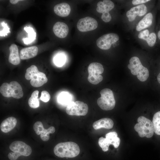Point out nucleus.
<instances>
[{
    "instance_id": "obj_1",
    "label": "nucleus",
    "mask_w": 160,
    "mask_h": 160,
    "mask_svg": "<svg viewBox=\"0 0 160 160\" xmlns=\"http://www.w3.org/2000/svg\"><path fill=\"white\" fill-rule=\"evenodd\" d=\"M80 152L79 147L76 143L73 142L59 143L54 148V154L60 158L75 157Z\"/></svg>"
},
{
    "instance_id": "obj_2",
    "label": "nucleus",
    "mask_w": 160,
    "mask_h": 160,
    "mask_svg": "<svg viewBox=\"0 0 160 160\" xmlns=\"http://www.w3.org/2000/svg\"><path fill=\"white\" fill-rule=\"evenodd\" d=\"M25 78L27 80H31V85L34 87H41L48 81L45 74L39 71L37 67L34 65L27 69Z\"/></svg>"
},
{
    "instance_id": "obj_3",
    "label": "nucleus",
    "mask_w": 160,
    "mask_h": 160,
    "mask_svg": "<svg viewBox=\"0 0 160 160\" xmlns=\"http://www.w3.org/2000/svg\"><path fill=\"white\" fill-rule=\"evenodd\" d=\"M127 67L131 73L137 75V79L141 81H146L149 76V72L146 68L143 66L139 59L136 56L132 57Z\"/></svg>"
},
{
    "instance_id": "obj_4",
    "label": "nucleus",
    "mask_w": 160,
    "mask_h": 160,
    "mask_svg": "<svg viewBox=\"0 0 160 160\" xmlns=\"http://www.w3.org/2000/svg\"><path fill=\"white\" fill-rule=\"evenodd\" d=\"M9 147L13 152L8 154V157L10 160H16L21 156H29L32 152L30 146L22 141H14L10 144Z\"/></svg>"
},
{
    "instance_id": "obj_5",
    "label": "nucleus",
    "mask_w": 160,
    "mask_h": 160,
    "mask_svg": "<svg viewBox=\"0 0 160 160\" xmlns=\"http://www.w3.org/2000/svg\"><path fill=\"white\" fill-rule=\"evenodd\" d=\"M0 92L4 97H12L16 99H20L23 95L22 88L20 84L16 81H12L9 84L3 83L0 87Z\"/></svg>"
},
{
    "instance_id": "obj_6",
    "label": "nucleus",
    "mask_w": 160,
    "mask_h": 160,
    "mask_svg": "<svg viewBox=\"0 0 160 160\" xmlns=\"http://www.w3.org/2000/svg\"><path fill=\"white\" fill-rule=\"evenodd\" d=\"M138 123L134 126L135 130L141 137H145L150 138L153 135L154 128L152 122L148 119L140 116L137 119Z\"/></svg>"
},
{
    "instance_id": "obj_7",
    "label": "nucleus",
    "mask_w": 160,
    "mask_h": 160,
    "mask_svg": "<svg viewBox=\"0 0 160 160\" xmlns=\"http://www.w3.org/2000/svg\"><path fill=\"white\" fill-rule=\"evenodd\" d=\"M100 93L101 96L97 101L99 106L105 111L113 109L115 106L116 101L112 91L109 89L105 88L100 91Z\"/></svg>"
},
{
    "instance_id": "obj_8",
    "label": "nucleus",
    "mask_w": 160,
    "mask_h": 160,
    "mask_svg": "<svg viewBox=\"0 0 160 160\" xmlns=\"http://www.w3.org/2000/svg\"><path fill=\"white\" fill-rule=\"evenodd\" d=\"M88 80L90 83L97 84L102 81L103 78L100 74L103 73L104 68L100 63L97 62L91 63L88 67Z\"/></svg>"
},
{
    "instance_id": "obj_9",
    "label": "nucleus",
    "mask_w": 160,
    "mask_h": 160,
    "mask_svg": "<svg viewBox=\"0 0 160 160\" xmlns=\"http://www.w3.org/2000/svg\"><path fill=\"white\" fill-rule=\"evenodd\" d=\"M88 110L87 105L83 102L72 101L67 105L66 112L70 115L84 116L87 114Z\"/></svg>"
},
{
    "instance_id": "obj_10",
    "label": "nucleus",
    "mask_w": 160,
    "mask_h": 160,
    "mask_svg": "<svg viewBox=\"0 0 160 160\" xmlns=\"http://www.w3.org/2000/svg\"><path fill=\"white\" fill-rule=\"evenodd\" d=\"M119 39L117 34L111 33L103 35L96 41L97 46L100 48L107 50L110 48L112 44L118 41Z\"/></svg>"
},
{
    "instance_id": "obj_11",
    "label": "nucleus",
    "mask_w": 160,
    "mask_h": 160,
    "mask_svg": "<svg viewBox=\"0 0 160 160\" xmlns=\"http://www.w3.org/2000/svg\"><path fill=\"white\" fill-rule=\"evenodd\" d=\"M98 23L97 20L89 17L80 19L77 24L78 30L82 32L93 30L96 29Z\"/></svg>"
},
{
    "instance_id": "obj_12",
    "label": "nucleus",
    "mask_w": 160,
    "mask_h": 160,
    "mask_svg": "<svg viewBox=\"0 0 160 160\" xmlns=\"http://www.w3.org/2000/svg\"><path fill=\"white\" fill-rule=\"evenodd\" d=\"M33 128L37 135L40 134V138L44 141H48L49 138V134L53 133L55 131V128L53 126L50 127L47 129H44L42 122L39 121L34 124Z\"/></svg>"
},
{
    "instance_id": "obj_13",
    "label": "nucleus",
    "mask_w": 160,
    "mask_h": 160,
    "mask_svg": "<svg viewBox=\"0 0 160 160\" xmlns=\"http://www.w3.org/2000/svg\"><path fill=\"white\" fill-rule=\"evenodd\" d=\"M147 8L144 4H141L131 8L126 13L128 20L132 22L134 21L137 16H142L147 12Z\"/></svg>"
},
{
    "instance_id": "obj_14",
    "label": "nucleus",
    "mask_w": 160,
    "mask_h": 160,
    "mask_svg": "<svg viewBox=\"0 0 160 160\" xmlns=\"http://www.w3.org/2000/svg\"><path fill=\"white\" fill-rule=\"evenodd\" d=\"M53 31L57 37L63 38L68 34L69 28L65 23L61 22L56 23L53 27Z\"/></svg>"
},
{
    "instance_id": "obj_15",
    "label": "nucleus",
    "mask_w": 160,
    "mask_h": 160,
    "mask_svg": "<svg viewBox=\"0 0 160 160\" xmlns=\"http://www.w3.org/2000/svg\"><path fill=\"white\" fill-rule=\"evenodd\" d=\"M38 48L36 46H31L22 49L20 51V58L27 60L36 56L38 52Z\"/></svg>"
},
{
    "instance_id": "obj_16",
    "label": "nucleus",
    "mask_w": 160,
    "mask_h": 160,
    "mask_svg": "<svg viewBox=\"0 0 160 160\" xmlns=\"http://www.w3.org/2000/svg\"><path fill=\"white\" fill-rule=\"evenodd\" d=\"M71 10L70 5L66 3L57 4L54 7L55 13L57 15L61 17H65L68 15Z\"/></svg>"
},
{
    "instance_id": "obj_17",
    "label": "nucleus",
    "mask_w": 160,
    "mask_h": 160,
    "mask_svg": "<svg viewBox=\"0 0 160 160\" xmlns=\"http://www.w3.org/2000/svg\"><path fill=\"white\" fill-rule=\"evenodd\" d=\"M9 62L14 65H18L20 63V60L17 46L15 44H13L9 47Z\"/></svg>"
},
{
    "instance_id": "obj_18",
    "label": "nucleus",
    "mask_w": 160,
    "mask_h": 160,
    "mask_svg": "<svg viewBox=\"0 0 160 160\" xmlns=\"http://www.w3.org/2000/svg\"><path fill=\"white\" fill-rule=\"evenodd\" d=\"M17 122V119L15 117H8L1 122L0 125L1 130L3 132H8L15 127Z\"/></svg>"
},
{
    "instance_id": "obj_19",
    "label": "nucleus",
    "mask_w": 160,
    "mask_h": 160,
    "mask_svg": "<svg viewBox=\"0 0 160 160\" xmlns=\"http://www.w3.org/2000/svg\"><path fill=\"white\" fill-rule=\"evenodd\" d=\"M97 6V11L99 13L102 14L109 12L114 7L113 3L109 0H104L103 1H100L98 2Z\"/></svg>"
},
{
    "instance_id": "obj_20",
    "label": "nucleus",
    "mask_w": 160,
    "mask_h": 160,
    "mask_svg": "<svg viewBox=\"0 0 160 160\" xmlns=\"http://www.w3.org/2000/svg\"><path fill=\"white\" fill-rule=\"evenodd\" d=\"M114 124L113 120L109 118H104L95 121L92 126L95 129L97 130L101 128L106 129H111Z\"/></svg>"
},
{
    "instance_id": "obj_21",
    "label": "nucleus",
    "mask_w": 160,
    "mask_h": 160,
    "mask_svg": "<svg viewBox=\"0 0 160 160\" xmlns=\"http://www.w3.org/2000/svg\"><path fill=\"white\" fill-rule=\"evenodd\" d=\"M153 16L151 13L147 14L139 22L137 25L136 29L139 31L150 26L152 24Z\"/></svg>"
},
{
    "instance_id": "obj_22",
    "label": "nucleus",
    "mask_w": 160,
    "mask_h": 160,
    "mask_svg": "<svg viewBox=\"0 0 160 160\" xmlns=\"http://www.w3.org/2000/svg\"><path fill=\"white\" fill-rule=\"evenodd\" d=\"M105 137L111 144L113 145L115 148H117L119 146L120 139L117 137V134L116 132H111L107 133Z\"/></svg>"
},
{
    "instance_id": "obj_23",
    "label": "nucleus",
    "mask_w": 160,
    "mask_h": 160,
    "mask_svg": "<svg viewBox=\"0 0 160 160\" xmlns=\"http://www.w3.org/2000/svg\"><path fill=\"white\" fill-rule=\"evenodd\" d=\"M39 92L38 90H35L31 94V97L28 100V104L31 108H36L39 106V100L38 98Z\"/></svg>"
},
{
    "instance_id": "obj_24",
    "label": "nucleus",
    "mask_w": 160,
    "mask_h": 160,
    "mask_svg": "<svg viewBox=\"0 0 160 160\" xmlns=\"http://www.w3.org/2000/svg\"><path fill=\"white\" fill-rule=\"evenodd\" d=\"M58 102L64 105H68L72 101L71 95L67 92H63L59 95L57 98Z\"/></svg>"
},
{
    "instance_id": "obj_25",
    "label": "nucleus",
    "mask_w": 160,
    "mask_h": 160,
    "mask_svg": "<svg viewBox=\"0 0 160 160\" xmlns=\"http://www.w3.org/2000/svg\"><path fill=\"white\" fill-rule=\"evenodd\" d=\"M152 123L154 132L156 134L160 135V111L154 114Z\"/></svg>"
},
{
    "instance_id": "obj_26",
    "label": "nucleus",
    "mask_w": 160,
    "mask_h": 160,
    "mask_svg": "<svg viewBox=\"0 0 160 160\" xmlns=\"http://www.w3.org/2000/svg\"><path fill=\"white\" fill-rule=\"evenodd\" d=\"M65 60V56L62 54H60L57 55L55 57L54 62L57 66L61 67L64 64Z\"/></svg>"
},
{
    "instance_id": "obj_27",
    "label": "nucleus",
    "mask_w": 160,
    "mask_h": 160,
    "mask_svg": "<svg viewBox=\"0 0 160 160\" xmlns=\"http://www.w3.org/2000/svg\"><path fill=\"white\" fill-rule=\"evenodd\" d=\"M98 143L104 152L108 150L109 146L111 145L106 138H103V137H101L99 138Z\"/></svg>"
},
{
    "instance_id": "obj_28",
    "label": "nucleus",
    "mask_w": 160,
    "mask_h": 160,
    "mask_svg": "<svg viewBox=\"0 0 160 160\" xmlns=\"http://www.w3.org/2000/svg\"><path fill=\"white\" fill-rule=\"evenodd\" d=\"M156 36L154 33H152L149 34V35L146 40L148 45L151 47L153 46L156 42Z\"/></svg>"
},
{
    "instance_id": "obj_29",
    "label": "nucleus",
    "mask_w": 160,
    "mask_h": 160,
    "mask_svg": "<svg viewBox=\"0 0 160 160\" xmlns=\"http://www.w3.org/2000/svg\"><path fill=\"white\" fill-rule=\"evenodd\" d=\"M50 98V95L49 92L46 91H42L40 98V100L44 102H48Z\"/></svg>"
},
{
    "instance_id": "obj_30",
    "label": "nucleus",
    "mask_w": 160,
    "mask_h": 160,
    "mask_svg": "<svg viewBox=\"0 0 160 160\" xmlns=\"http://www.w3.org/2000/svg\"><path fill=\"white\" fill-rule=\"evenodd\" d=\"M28 29L26 30H25L28 33V37L29 38L28 39V40H25L24 41V42H25V43L26 42V43H27V41L28 42V43H29V40L30 39V41H33L32 39H33L34 38V32L33 30V29L32 28H27Z\"/></svg>"
},
{
    "instance_id": "obj_31",
    "label": "nucleus",
    "mask_w": 160,
    "mask_h": 160,
    "mask_svg": "<svg viewBox=\"0 0 160 160\" xmlns=\"http://www.w3.org/2000/svg\"><path fill=\"white\" fill-rule=\"evenodd\" d=\"M149 33L148 30H145L139 33L138 36V37L146 41L149 35Z\"/></svg>"
},
{
    "instance_id": "obj_32",
    "label": "nucleus",
    "mask_w": 160,
    "mask_h": 160,
    "mask_svg": "<svg viewBox=\"0 0 160 160\" xmlns=\"http://www.w3.org/2000/svg\"><path fill=\"white\" fill-rule=\"evenodd\" d=\"M101 19L105 22H108L111 19V17L109 12L105 13L102 14Z\"/></svg>"
},
{
    "instance_id": "obj_33",
    "label": "nucleus",
    "mask_w": 160,
    "mask_h": 160,
    "mask_svg": "<svg viewBox=\"0 0 160 160\" xmlns=\"http://www.w3.org/2000/svg\"><path fill=\"white\" fill-rule=\"evenodd\" d=\"M149 1V0H133L132 2L134 5H137L145 3Z\"/></svg>"
},
{
    "instance_id": "obj_34",
    "label": "nucleus",
    "mask_w": 160,
    "mask_h": 160,
    "mask_svg": "<svg viewBox=\"0 0 160 160\" xmlns=\"http://www.w3.org/2000/svg\"><path fill=\"white\" fill-rule=\"evenodd\" d=\"M22 1V0H9L10 2L13 4H17L18 2L19 1Z\"/></svg>"
},
{
    "instance_id": "obj_35",
    "label": "nucleus",
    "mask_w": 160,
    "mask_h": 160,
    "mask_svg": "<svg viewBox=\"0 0 160 160\" xmlns=\"http://www.w3.org/2000/svg\"><path fill=\"white\" fill-rule=\"evenodd\" d=\"M157 81L160 84V72L158 74L157 77Z\"/></svg>"
},
{
    "instance_id": "obj_36",
    "label": "nucleus",
    "mask_w": 160,
    "mask_h": 160,
    "mask_svg": "<svg viewBox=\"0 0 160 160\" xmlns=\"http://www.w3.org/2000/svg\"><path fill=\"white\" fill-rule=\"evenodd\" d=\"M158 36L160 40V30L159 31L158 33Z\"/></svg>"
}]
</instances>
